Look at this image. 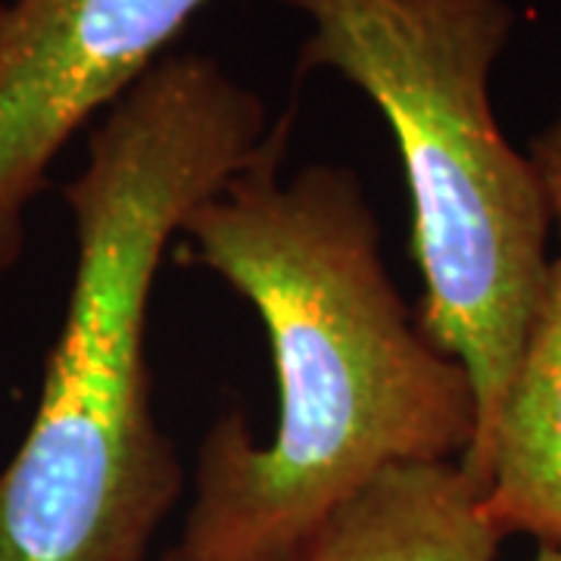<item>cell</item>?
<instances>
[{
  "mask_svg": "<svg viewBox=\"0 0 561 561\" xmlns=\"http://www.w3.org/2000/svg\"><path fill=\"white\" fill-rule=\"evenodd\" d=\"M290 116L179 234L260 312L278 421L256 443L241 409L213 421L181 549L194 561H290L331 508L402 461H459L478 400L427 341L381 260V225L346 165L280 179Z\"/></svg>",
  "mask_w": 561,
  "mask_h": 561,
  "instance_id": "obj_1",
  "label": "cell"
},
{
  "mask_svg": "<svg viewBox=\"0 0 561 561\" xmlns=\"http://www.w3.org/2000/svg\"><path fill=\"white\" fill-rule=\"evenodd\" d=\"M275 122L209 54H165L103 113L62 184L76 275L38 405L0 468V561H147L184 474L150 405L147 316L165 247Z\"/></svg>",
  "mask_w": 561,
  "mask_h": 561,
  "instance_id": "obj_2",
  "label": "cell"
},
{
  "mask_svg": "<svg viewBox=\"0 0 561 561\" xmlns=\"http://www.w3.org/2000/svg\"><path fill=\"white\" fill-rule=\"evenodd\" d=\"M287 3L309 22L300 72L356 84L397 138L424 278L421 331L474 387L478 434L459 465L478 483L552 260L549 197L490 98L518 13L512 0Z\"/></svg>",
  "mask_w": 561,
  "mask_h": 561,
  "instance_id": "obj_3",
  "label": "cell"
},
{
  "mask_svg": "<svg viewBox=\"0 0 561 561\" xmlns=\"http://www.w3.org/2000/svg\"><path fill=\"white\" fill-rule=\"evenodd\" d=\"M213 0H0V275L66 144L103 116Z\"/></svg>",
  "mask_w": 561,
  "mask_h": 561,
  "instance_id": "obj_4",
  "label": "cell"
},
{
  "mask_svg": "<svg viewBox=\"0 0 561 561\" xmlns=\"http://www.w3.org/2000/svg\"><path fill=\"white\" fill-rule=\"evenodd\" d=\"M502 540L459 461H402L331 508L290 561H496Z\"/></svg>",
  "mask_w": 561,
  "mask_h": 561,
  "instance_id": "obj_5",
  "label": "cell"
},
{
  "mask_svg": "<svg viewBox=\"0 0 561 561\" xmlns=\"http://www.w3.org/2000/svg\"><path fill=\"white\" fill-rule=\"evenodd\" d=\"M478 483L502 537L527 534L561 549V250L546 268Z\"/></svg>",
  "mask_w": 561,
  "mask_h": 561,
  "instance_id": "obj_6",
  "label": "cell"
},
{
  "mask_svg": "<svg viewBox=\"0 0 561 561\" xmlns=\"http://www.w3.org/2000/svg\"><path fill=\"white\" fill-rule=\"evenodd\" d=\"M527 160L534 165V172L540 175L542 191H546L549 206H552V216H556V221H561V116L534 138Z\"/></svg>",
  "mask_w": 561,
  "mask_h": 561,
  "instance_id": "obj_7",
  "label": "cell"
},
{
  "mask_svg": "<svg viewBox=\"0 0 561 561\" xmlns=\"http://www.w3.org/2000/svg\"><path fill=\"white\" fill-rule=\"evenodd\" d=\"M534 561H561V549H556V546H540V552H537Z\"/></svg>",
  "mask_w": 561,
  "mask_h": 561,
  "instance_id": "obj_8",
  "label": "cell"
},
{
  "mask_svg": "<svg viewBox=\"0 0 561 561\" xmlns=\"http://www.w3.org/2000/svg\"><path fill=\"white\" fill-rule=\"evenodd\" d=\"M157 561H194V559H191V556H187V552H184L181 546H175V549H169V552H165V556H162V559H157Z\"/></svg>",
  "mask_w": 561,
  "mask_h": 561,
  "instance_id": "obj_9",
  "label": "cell"
}]
</instances>
